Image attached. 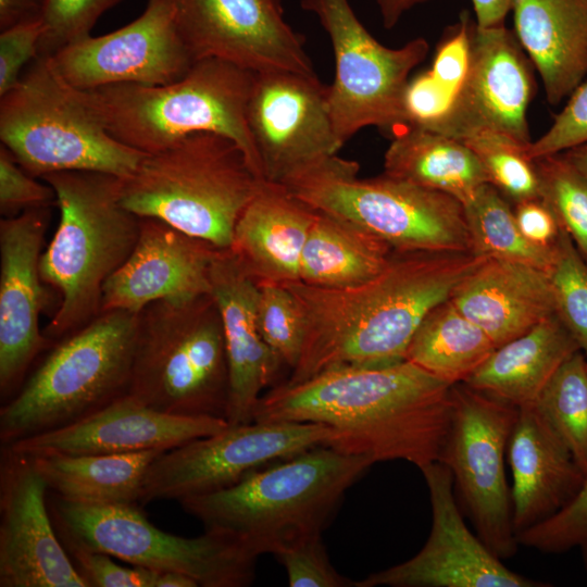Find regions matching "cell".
<instances>
[{
	"label": "cell",
	"instance_id": "cell-30",
	"mask_svg": "<svg viewBox=\"0 0 587 587\" xmlns=\"http://www.w3.org/2000/svg\"><path fill=\"white\" fill-rule=\"evenodd\" d=\"M165 450L122 454L27 455L57 497L88 505L140 503L150 464Z\"/></svg>",
	"mask_w": 587,
	"mask_h": 587
},
{
	"label": "cell",
	"instance_id": "cell-43",
	"mask_svg": "<svg viewBox=\"0 0 587 587\" xmlns=\"http://www.w3.org/2000/svg\"><path fill=\"white\" fill-rule=\"evenodd\" d=\"M63 546L88 587H157L161 572L123 566L107 553L74 545Z\"/></svg>",
	"mask_w": 587,
	"mask_h": 587
},
{
	"label": "cell",
	"instance_id": "cell-32",
	"mask_svg": "<svg viewBox=\"0 0 587 587\" xmlns=\"http://www.w3.org/2000/svg\"><path fill=\"white\" fill-rule=\"evenodd\" d=\"M394 252L366 230L316 211L302 249L299 278L321 288L357 286L377 276Z\"/></svg>",
	"mask_w": 587,
	"mask_h": 587
},
{
	"label": "cell",
	"instance_id": "cell-45",
	"mask_svg": "<svg viewBox=\"0 0 587 587\" xmlns=\"http://www.w3.org/2000/svg\"><path fill=\"white\" fill-rule=\"evenodd\" d=\"M584 143H587V82L572 92L550 128L532 141L526 152L530 159L536 160Z\"/></svg>",
	"mask_w": 587,
	"mask_h": 587
},
{
	"label": "cell",
	"instance_id": "cell-21",
	"mask_svg": "<svg viewBox=\"0 0 587 587\" xmlns=\"http://www.w3.org/2000/svg\"><path fill=\"white\" fill-rule=\"evenodd\" d=\"M49 207L0 221V394L12 397L33 361L49 344L39 328L49 292L39 263Z\"/></svg>",
	"mask_w": 587,
	"mask_h": 587
},
{
	"label": "cell",
	"instance_id": "cell-6",
	"mask_svg": "<svg viewBox=\"0 0 587 587\" xmlns=\"http://www.w3.org/2000/svg\"><path fill=\"white\" fill-rule=\"evenodd\" d=\"M0 140L34 177L63 171L130 176L146 153L108 130L91 90L70 84L38 55L0 97Z\"/></svg>",
	"mask_w": 587,
	"mask_h": 587
},
{
	"label": "cell",
	"instance_id": "cell-11",
	"mask_svg": "<svg viewBox=\"0 0 587 587\" xmlns=\"http://www.w3.org/2000/svg\"><path fill=\"white\" fill-rule=\"evenodd\" d=\"M49 512L63 545L100 551L130 565L191 577L198 587H245L259 557L236 538L204 529L197 537L166 533L137 504L88 505L50 492Z\"/></svg>",
	"mask_w": 587,
	"mask_h": 587
},
{
	"label": "cell",
	"instance_id": "cell-23",
	"mask_svg": "<svg viewBox=\"0 0 587 587\" xmlns=\"http://www.w3.org/2000/svg\"><path fill=\"white\" fill-rule=\"evenodd\" d=\"M217 248L152 217H140L138 241L105 282L101 312L140 313L164 300L188 302L211 295V264Z\"/></svg>",
	"mask_w": 587,
	"mask_h": 587
},
{
	"label": "cell",
	"instance_id": "cell-52",
	"mask_svg": "<svg viewBox=\"0 0 587 587\" xmlns=\"http://www.w3.org/2000/svg\"><path fill=\"white\" fill-rule=\"evenodd\" d=\"M157 587H198V584L182 573L161 572Z\"/></svg>",
	"mask_w": 587,
	"mask_h": 587
},
{
	"label": "cell",
	"instance_id": "cell-40",
	"mask_svg": "<svg viewBox=\"0 0 587 587\" xmlns=\"http://www.w3.org/2000/svg\"><path fill=\"white\" fill-rule=\"evenodd\" d=\"M520 546L545 553L577 548L587 571V476L573 498L548 519L516 534Z\"/></svg>",
	"mask_w": 587,
	"mask_h": 587
},
{
	"label": "cell",
	"instance_id": "cell-14",
	"mask_svg": "<svg viewBox=\"0 0 587 587\" xmlns=\"http://www.w3.org/2000/svg\"><path fill=\"white\" fill-rule=\"evenodd\" d=\"M330 427L302 422H251L162 452L150 464L140 504L176 500L218 491L250 473L328 446Z\"/></svg>",
	"mask_w": 587,
	"mask_h": 587
},
{
	"label": "cell",
	"instance_id": "cell-13",
	"mask_svg": "<svg viewBox=\"0 0 587 587\" xmlns=\"http://www.w3.org/2000/svg\"><path fill=\"white\" fill-rule=\"evenodd\" d=\"M519 408L460 383L452 386V414L438 462L452 475L454 492L477 536L501 560L514 557L505 454Z\"/></svg>",
	"mask_w": 587,
	"mask_h": 587
},
{
	"label": "cell",
	"instance_id": "cell-34",
	"mask_svg": "<svg viewBox=\"0 0 587 587\" xmlns=\"http://www.w3.org/2000/svg\"><path fill=\"white\" fill-rule=\"evenodd\" d=\"M462 204L474 253L548 272L553 260V246L545 248L528 241L507 199L491 184L478 187Z\"/></svg>",
	"mask_w": 587,
	"mask_h": 587
},
{
	"label": "cell",
	"instance_id": "cell-36",
	"mask_svg": "<svg viewBox=\"0 0 587 587\" xmlns=\"http://www.w3.org/2000/svg\"><path fill=\"white\" fill-rule=\"evenodd\" d=\"M541 199L587 262V177L563 153L535 160Z\"/></svg>",
	"mask_w": 587,
	"mask_h": 587
},
{
	"label": "cell",
	"instance_id": "cell-15",
	"mask_svg": "<svg viewBox=\"0 0 587 587\" xmlns=\"http://www.w3.org/2000/svg\"><path fill=\"white\" fill-rule=\"evenodd\" d=\"M530 65L515 34L504 24L480 27L473 22L465 74L428 130L461 141L498 134L528 148L527 109L535 87Z\"/></svg>",
	"mask_w": 587,
	"mask_h": 587
},
{
	"label": "cell",
	"instance_id": "cell-8",
	"mask_svg": "<svg viewBox=\"0 0 587 587\" xmlns=\"http://www.w3.org/2000/svg\"><path fill=\"white\" fill-rule=\"evenodd\" d=\"M138 314L103 311L60 339L1 407V446L75 423L128 394Z\"/></svg>",
	"mask_w": 587,
	"mask_h": 587
},
{
	"label": "cell",
	"instance_id": "cell-25",
	"mask_svg": "<svg viewBox=\"0 0 587 587\" xmlns=\"http://www.w3.org/2000/svg\"><path fill=\"white\" fill-rule=\"evenodd\" d=\"M507 457L513 476L511 498L516 534L559 511L586 477L534 404L519 408Z\"/></svg>",
	"mask_w": 587,
	"mask_h": 587
},
{
	"label": "cell",
	"instance_id": "cell-10",
	"mask_svg": "<svg viewBox=\"0 0 587 587\" xmlns=\"http://www.w3.org/2000/svg\"><path fill=\"white\" fill-rule=\"evenodd\" d=\"M228 365L211 295L155 301L138 314L128 395L161 412L226 420Z\"/></svg>",
	"mask_w": 587,
	"mask_h": 587
},
{
	"label": "cell",
	"instance_id": "cell-42",
	"mask_svg": "<svg viewBox=\"0 0 587 587\" xmlns=\"http://www.w3.org/2000/svg\"><path fill=\"white\" fill-rule=\"evenodd\" d=\"M287 573L290 587H348L354 582L332 565L322 535L308 536L280 545L272 553Z\"/></svg>",
	"mask_w": 587,
	"mask_h": 587
},
{
	"label": "cell",
	"instance_id": "cell-4",
	"mask_svg": "<svg viewBox=\"0 0 587 587\" xmlns=\"http://www.w3.org/2000/svg\"><path fill=\"white\" fill-rule=\"evenodd\" d=\"M55 193L58 227L39 263L43 283L60 302L43 330L62 339L101 312L105 282L125 263L139 237L140 217L121 201L122 178L93 171L41 177Z\"/></svg>",
	"mask_w": 587,
	"mask_h": 587
},
{
	"label": "cell",
	"instance_id": "cell-18",
	"mask_svg": "<svg viewBox=\"0 0 587 587\" xmlns=\"http://www.w3.org/2000/svg\"><path fill=\"white\" fill-rule=\"evenodd\" d=\"M193 59L217 58L254 73L315 75L304 37L285 20L280 0H170Z\"/></svg>",
	"mask_w": 587,
	"mask_h": 587
},
{
	"label": "cell",
	"instance_id": "cell-26",
	"mask_svg": "<svg viewBox=\"0 0 587 587\" xmlns=\"http://www.w3.org/2000/svg\"><path fill=\"white\" fill-rule=\"evenodd\" d=\"M450 300L499 347L555 315L548 272L487 259L454 289Z\"/></svg>",
	"mask_w": 587,
	"mask_h": 587
},
{
	"label": "cell",
	"instance_id": "cell-5",
	"mask_svg": "<svg viewBox=\"0 0 587 587\" xmlns=\"http://www.w3.org/2000/svg\"><path fill=\"white\" fill-rule=\"evenodd\" d=\"M264 182L234 140L199 132L145 154L122 178L121 201L139 217L228 249L240 214Z\"/></svg>",
	"mask_w": 587,
	"mask_h": 587
},
{
	"label": "cell",
	"instance_id": "cell-47",
	"mask_svg": "<svg viewBox=\"0 0 587 587\" xmlns=\"http://www.w3.org/2000/svg\"><path fill=\"white\" fill-rule=\"evenodd\" d=\"M472 23L467 12L460 15L459 23L450 28L448 36L439 45L430 70L451 96L466 71Z\"/></svg>",
	"mask_w": 587,
	"mask_h": 587
},
{
	"label": "cell",
	"instance_id": "cell-7",
	"mask_svg": "<svg viewBox=\"0 0 587 587\" xmlns=\"http://www.w3.org/2000/svg\"><path fill=\"white\" fill-rule=\"evenodd\" d=\"M254 76L232 62L204 58L174 83L117 84L91 92L109 133L123 145L149 154L193 133H216L234 140L264 179L247 120Z\"/></svg>",
	"mask_w": 587,
	"mask_h": 587
},
{
	"label": "cell",
	"instance_id": "cell-50",
	"mask_svg": "<svg viewBox=\"0 0 587 587\" xmlns=\"http://www.w3.org/2000/svg\"><path fill=\"white\" fill-rule=\"evenodd\" d=\"M514 2L515 0H472L476 16L475 23L480 27L504 24Z\"/></svg>",
	"mask_w": 587,
	"mask_h": 587
},
{
	"label": "cell",
	"instance_id": "cell-17",
	"mask_svg": "<svg viewBox=\"0 0 587 587\" xmlns=\"http://www.w3.org/2000/svg\"><path fill=\"white\" fill-rule=\"evenodd\" d=\"M247 120L263 177L270 183L282 184L342 147L329 113L327 86L316 74L255 73Z\"/></svg>",
	"mask_w": 587,
	"mask_h": 587
},
{
	"label": "cell",
	"instance_id": "cell-48",
	"mask_svg": "<svg viewBox=\"0 0 587 587\" xmlns=\"http://www.w3.org/2000/svg\"><path fill=\"white\" fill-rule=\"evenodd\" d=\"M513 212L521 233L528 241L545 248L555 243L562 227L541 199L515 203Z\"/></svg>",
	"mask_w": 587,
	"mask_h": 587
},
{
	"label": "cell",
	"instance_id": "cell-41",
	"mask_svg": "<svg viewBox=\"0 0 587 587\" xmlns=\"http://www.w3.org/2000/svg\"><path fill=\"white\" fill-rule=\"evenodd\" d=\"M122 0H45L39 55H53L91 35L98 20Z\"/></svg>",
	"mask_w": 587,
	"mask_h": 587
},
{
	"label": "cell",
	"instance_id": "cell-20",
	"mask_svg": "<svg viewBox=\"0 0 587 587\" xmlns=\"http://www.w3.org/2000/svg\"><path fill=\"white\" fill-rule=\"evenodd\" d=\"M48 491L27 455L1 448L0 587H88L58 536Z\"/></svg>",
	"mask_w": 587,
	"mask_h": 587
},
{
	"label": "cell",
	"instance_id": "cell-54",
	"mask_svg": "<svg viewBox=\"0 0 587 587\" xmlns=\"http://www.w3.org/2000/svg\"><path fill=\"white\" fill-rule=\"evenodd\" d=\"M586 358H587V355H586Z\"/></svg>",
	"mask_w": 587,
	"mask_h": 587
},
{
	"label": "cell",
	"instance_id": "cell-22",
	"mask_svg": "<svg viewBox=\"0 0 587 587\" xmlns=\"http://www.w3.org/2000/svg\"><path fill=\"white\" fill-rule=\"evenodd\" d=\"M228 425L224 419L161 412L126 394L75 423L1 448L24 455L167 451Z\"/></svg>",
	"mask_w": 587,
	"mask_h": 587
},
{
	"label": "cell",
	"instance_id": "cell-33",
	"mask_svg": "<svg viewBox=\"0 0 587 587\" xmlns=\"http://www.w3.org/2000/svg\"><path fill=\"white\" fill-rule=\"evenodd\" d=\"M496 348L491 338L448 299L423 320L405 360L455 385L465 383Z\"/></svg>",
	"mask_w": 587,
	"mask_h": 587
},
{
	"label": "cell",
	"instance_id": "cell-16",
	"mask_svg": "<svg viewBox=\"0 0 587 587\" xmlns=\"http://www.w3.org/2000/svg\"><path fill=\"white\" fill-rule=\"evenodd\" d=\"M429 492L432 528L411 559L367 575L353 587H546L504 566L466 526L450 470L436 461L420 469Z\"/></svg>",
	"mask_w": 587,
	"mask_h": 587
},
{
	"label": "cell",
	"instance_id": "cell-19",
	"mask_svg": "<svg viewBox=\"0 0 587 587\" xmlns=\"http://www.w3.org/2000/svg\"><path fill=\"white\" fill-rule=\"evenodd\" d=\"M73 86L95 90L117 84L159 86L180 79L196 60L175 23L170 0H149L129 24L88 36L50 55Z\"/></svg>",
	"mask_w": 587,
	"mask_h": 587
},
{
	"label": "cell",
	"instance_id": "cell-35",
	"mask_svg": "<svg viewBox=\"0 0 587 587\" xmlns=\"http://www.w3.org/2000/svg\"><path fill=\"white\" fill-rule=\"evenodd\" d=\"M533 404L587 476V358L582 350L557 370Z\"/></svg>",
	"mask_w": 587,
	"mask_h": 587
},
{
	"label": "cell",
	"instance_id": "cell-49",
	"mask_svg": "<svg viewBox=\"0 0 587 587\" xmlns=\"http://www.w3.org/2000/svg\"><path fill=\"white\" fill-rule=\"evenodd\" d=\"M45 0H0V29L41 16Z\"/></svg>",
	"mask_w": 587,
	"mask_h": 587
},
{
	"label": "cell",
	"instance_id": "cell-39",
	"mask_svg": "<svg viewBox=\"0 0 587 587\" xmlns=\"http://www.w3.org/2000/svg\"><path fill=\"white\" fill-rule=\"evenodd\" d=\"M259 284L258 322L268 347L290 371L300 357L304 323L292 294L283 285Z\"/></svg>",
	"mask_w": 587,
	"mask_h": 587
},
{
	"label": "cell",
	"instance_id": "cell-24",
	"mask_svg": "<svg viewBox=\"0 0 587 587\" xmlns=\"http://www.w3.org/2000/svg\"><path fill=\"white\" fill-rule=\"evenodd\" d=\"M211 296L217 307L228 365L229 425L253 422L264 390L284 363L264 341L258 322L259 284L230 249H217L211 264Z\"/></svg>",
	"mask_w": 587,
	"mask_h": 587
},
{
	"label": "cell",
	"instance_id": "cell-1",
	"mask_svg": "<svg viewBox=\"0 0 587 587\" xmlns=\"http://www.w3.org/2000/svg\"><path fill=\"white\" fill-rule=\"evenodd\" d=\"M452 386L404 360L341 366L300 383H280L259 399L253 422L328 426V447L374 463L438 461L452 414Z\"/></svg>",
	"mask_w": 587,
	"mask_h": 587
},
{
	"label": "cell",
	"instance_id": "cell-29",
	"mask_svg": "<svg viewBox=\"0 0 587 587\" xmlns=\"http://www.w3.org/2000/svg\"><path fill=\"white\" fill-rule=\"evenodd\" d=\"M579 350L555 314L497 347L463 384L517 408L533 404L557 370Z\"/></svg>",
	"mask_w": 587,
	"mask_h": 587
},
{
	"label": "cell",
	"instance_id": "cell-31",
	"mask_svg": "<svg viewBox=\"0 0 587 587\" xmlns=\"http://www.w3.org/2000/svg\"><path fill=\"white\" fill-rule=\"evenodd\" d=\"M384 173L467 200L488 183L483 165L463 141L404 125L395 130L384 155Z\"/></svg>",
	"mask_w": 587,
	"mask_h": 587
},
{
	"label": "cell",
	"instance_id": "cell-53",
	"mask_svg": "<svg viewBox=\"0 0 587 587\" xmlns=\"http://www.w3.org/2000/svg\"><path fill=\"white\" fill-rule=\"evenodd\" d=\"M562 153L579 172L587 177V143L576 146Z\"/></svg>",
	"mask_w": 587,
	"mask_h": 587
},
{
	"label": "cell",
	"instance_id": "cell-46",
	"mask_svg": "<svg viewBox=\"0 0 587 587\" xmlns=\"http://www.w3.org/2000/svg\"><path fill=\"white\" fill-rule=\"evenodd\" d=\"M43 34L41 16L21 21L0 33V97L13 89L39 55Z\"/></svg>",
	"mask_w": 587,
	"mask_h": 587
},
{
	"label": "cell",
	"instance_id": "cell-28",
	"mask_svg": "<svg viewBox=\"0 0 587 587\" xmlns=\"http://www.w3.org/2000/svg\"><path fill=\"white\" fill-rule=\"evenodd\" d=\"M514 34L557 105L587 75V0H515Z\"/></svg>",
	"mask_w": 587,
	"mask_h": 587
},
{
	"label": "cell",
	"instance_id": "cell-51",
	"mask_svg": "<svg viewBox=\"0 0 587 587\" xmlns=\"http://www.w3.org/2000/svg\"><path fill=\"white\" fill-rule=\"evenodd\" d=\"M430 0H376L382 23L385 28L395 27L404 13Z\"/></svg>",
	"mask_w": 587,
	"mask_h": 587
},
{
	"label": "cell",
	"instance_id": "cell-38",
	"mask_svg": "<svg viewBox=\"0 0 587 587\" xmlns=\"http://www.w3.org/2000/svg\"><path fill=\"white\" fill-rule=\"evenodd\" d=\"M548 275L555 314L587 355V262L563 228L553 245Z\"/></svg>",
	"mask_w": 587,
	"mask_h": 587
},
{
	"label": "cell",
	"instance_id": "cell-9",
	"mask_svg": "<svg viewBox=\"0 0 587 587\" xmlns=\"http://www.w3.org/2000/svg\"><path fill=\"white\" fill-rule=\"evenodd\" d=\"M358 172L355 161L335 154L279 185L315 211L366 230L395 251L473 252L457 198L385 173L360 178Z\"/></svg>",
	"mask_w": 587,
	"mask_h": 587
},
{
	"label": "cell",
	"instance_id": "cell-12",
	"mask_svg": "<svg viewBox=\"0 0 587 587\" xmlns=\"http://www.w3.org/2000/svg\"><path fill=\"white\" fill-rule=\"evenodd\" d=\"M300 7L319 18L333 47L335 76L327 102L340 143L367 126L394 132L404 126V91L428 53V42L414 38L400 48L382 45L349 0H301Z\"/></svg>",
	"mask_w": 587,
	"mask_h": 587
},
{
	"label": "cell",
	"instance_id": "cell-27",
	"mask_svg": "<svg viewBox=\"0 0 587 587\" xmlns=\"http://www.w3.org/2000/svg\"><path fill=\"white\" fill-rule=\"evenodd\" d=\"M316 211L284 186L264 182L240 214L228 249L258 282H299L302 249Z\"/></svg>",
	"mask_w": 587,
	"mask_h": 587
},
{
	"label": "cell",
	"instance_id": "cell-37",
	"mask_svg": "<svg viewBox=\"0 0 587 587\" xmlns=\"http://www.w3.org/2000/svg\"><path fill=\"white\" fill-rule=\"evenodd\" d=\"M479 159L488 183L501 195L519 203L539 199L540 180L527 147L498 134H479L462 140Z\"/></svg>",
	"mask_w": 587,
	"mask_h": 587
},
{
	"label": "cell",
	"instance_id": "cell-2",
	"mask_svg": "<svg viewBox=\"0 0 587 587\" xmlns=\"http://www.w3.org/2000/svg\"><path fill=\"white\" fill-rule=\"evenodd\" d=\"M487 259L474 252L395 251L377 276L357 286L283 284L304 323L300 357L286 382L300 383L341 366L404 361L426 315Z\"/></svg>",
	"mask_w": 587,
	"mask_h": 587
},
{
	"label": "cell",
	"instance_id": "cell-3",
	"mask_svg": "<svg viewBox=\"0 0 587 587\" xmlns=\"http://www.w3.org/2000/svg\"><path fill=\"white\" fill-rule=\"evenodd\" d=\"M373 464L365 455L319 446L179 504L204 529L229 535L260 557L283 544L322 535L346 492Z\"/></svg>",
	"mask_w": 587,
	"mask_h": 587
},
{
	"label": "cell",
	"instance_id": "cell-44",
	"mask_svg": "<svg viewBox=\"0 0 587 587\" xmlns=\"http://www.w3.org/2000/svg\"><path fill=\"white\" fill-rule=\"evenodd\" d=\"M55 203L52 187L36 180L0 145V213L3 217L15 216L28 209L50 207Z\"/></svg>",
	"mask_w": 587,
	"mask_h": 587
}]
</instances>
